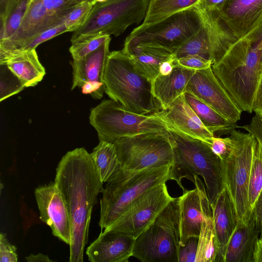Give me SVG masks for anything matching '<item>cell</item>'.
Returning a JSON list of instances; mask_svg holds the SVG:
<instances>
[{
	"label": "cell",
	"instance_id": "9a60e30c",
	"mask_svg": "<svg viewBox=\"0 0 262 262\" xmlns=\"http://www.w3.org/2000/svg\"><path fill=\"white\" fill-rule=\"evenodd\" d=\"M195 188L186 190L180 197V246L191 237L199 238L204 221L212 216L205 185L198 176L194 177Z\"/></svg>",
	"mask_w": 262,
	"mask_h": 262
},
{
	"label": "cell",
	"instance_id": "7bdbcfd3",
	"mask_svg": "<svg viewBox=\"0 0 262 262\" xmlns=\"http://www.w3.org/2000/svg\"><path fill=\"white\" fill-rule=\"evenodd\" d=\"M20 0H0L1 25L5 23L8 16Z\"/></svg>",
	"mask_w": 262,
	"mask_h": 262
},
{
	"label": "cell",
	"instance_id": "277c9868",
	"mask_svg": "<svg viewBox=\"0 0 262 262\" xmlns=\"http://www.w3.org/2000/svg\"><path fill=\"white\" fill-rule=\"evenodd\" d=\"M206 26L217 56L262 23V0H225L216 8H195Z\"/></svg>",
	"mask_w": 262,
	"mask_h": 262
},
{
	"label": "cell",
	"instance_id": "816d5d0a",
	"mask_svg": "<svg viewBox=\"0 0 262 262\" xmlns=\"http://www.w3.org/2000/svg\"><path fill=\"white\" fill-rule=\"evenodd\" d=\"M31 1H33V0H31Z\"/></svg>",
	"mask_w": 262,
	"mask_h": 262
},
{
	"label": "cell",
	"instance_id": "30bf717a",
	"mask_svg": "<svg viewBox=\"0 0 262 262\" xmlns=\"http://www.w3.org/2000/svg\"><path fill=\"white\" fill-rule=\"evenodd\" d=\"M114 143L122 167L115 177L147 168L171 166L173 162V145L168 131L124 137L116 140Z\"/></svg>",
	"mask_w": 262,
	"mask_h": 262
},
{
	"label": "cell",
	"instance_id": "74e56055",
	"mask_svg": "<svg viewBox=\"0 0 262 262\" xmlns=\"http://www.w3.org/2000/svg\"><path fill=\"white\" fill-rule=\"evenodd\" d=\"M198 239L191 237L187 240L184 246H180L179 262H195Z\"/></svg>",
	"mask_w": 262,
	"mask_h": 262
},
{
	"label": "cell",
	"instance_id": "f546056e",
	"mask_svg": "<svg viewBox=\"0 0 262 262\" xmlns=\"http://www.w3.org/2000/svg\"><path fill=\"white\" fill-rule=\"evenodd\" d=\"M188 55H199L211 61L212 51L210 40L207 31L203 23L197 33L174 53L177 59Z\"/></svg>",
	"mask_w": 262,
	"mask_h": 262
},
{
	"label": "cell",
	"instance_id": "681fc988",
	"mask_svg": "<svg viewBox=\"0 0 262 262\" xmlns=\"http://www.w3.org/2000/svg\"><path fill=\"white\" fill-rule=\"evenodd\" d=\"M88 0H71L69 3V6L71 8H74L78 5Z\"/></svg>",
	"mask_w": 262,
	"mask_h": 262
},
{
	"label": "cell",
	"instance_id": "b9f144b4",
	"mask_svg": "<svg viewBox=\"0 0 262 262\" xmlns=\"http://www.w3.org/2000/svg\"><path fill=\"white\" fill-rule=\"evenodd\" d=\"M252 211L255 225L259 232V237H262V190Z\"/></svg>",
	"mask_w": 262,
	"mask_h": 262
},
{
	"label": "cell",
	"instance_id": "3957f363",
	"mask_svg": "<svg viewBox=\"0 0 262 262\" xmlns=\"http://www.w3.org/2000/svg\"><path fill=\"white\" fill-rule=\"evenodd\" d=\"M167 131L174 152L170 180L175 181L184 192L187 189L182 185L183 179L194 183L195 176H201L211 205L225 188L222 160L207 142L185 135L168 125Z\"/></svg>",
	"mask_w": 262,
	"mask_h": 262
},
{
	"label": "cell",
	"instance_id": "7a4b0ae2",
	"mask_svg": "<svg viewBox=\"0 0 262 262\" xmlns=\"http://www.w3.org/2000/svg\"><path fill=\"white\" fill-rule=\"evenodd\" d=\"M211 67L239 108L251 113L262 77V23L234 42Z\"/></svg>",
	"mask_w": 262,
	"mask_h": 262
},
{
	"label": "cell",
	"instance_id": "cb8c5ba5",
	"mask_svg": "<svg viewBox=\"0 0 262 262\" xmlns=\"http://www.w3.org/2000/svg\"><path fill=\"white\" fill-rule=\"evenodd\" d=\"M195 71L176 65L168 75H159L151 81V93L160 110L166 109L177 98L184 94Z\"/></svg>",
	"mask_w": 262,
	"mask_h": 262
},
{
	"label": "cell",
	"instance_id": "ba28073f",
	"mask_svg": "<svg viewBox=\"0 0 262 262\" xmlns=\"http://www.w3.org/2000/svg\"><path fill=\"white\" fill-rule=\"evenodd\" d=\"M89 120L99 141L113 143L140 134L167 131V124L156 112L146 115L134 113L111 99L92 108Z\"/></svg>",
	"mask_w": 262,
	"mask_h": 262
},
{
	"label": "cell",
	"instance_id": "ee69618b",
	"mask_svg": "<svg viewBox=\"0 0 262 262\" xmlns=\"http://www.w3.org/2000/svg\"><path fill=\"white\" fill-rule=\"evenodd\" d=\"M251 108L255 115L262 118V77L255 92Z\"/></svg>",
	"mask_w": 262,
	"mask_h": 262
},
{
	"label": "cell",
	"instance_id": "7c38bea8",
	"mask_svg": "<svg viewBox=\"0 0 262 262\" xmlns=\"http://www.w3.org/2000/svg\"><path fill=\"white\" fill-rule=\"evenodd\" d=\"M202 21L195 8L175 13L144 27L135 28L126 38L122 50L138 43H147L176 51L200 30Z\"/></svg>",
	"mask_w": 262,
	"mask_h": 262
},
{
	"label": "cell",
	"instance_id": "4316f807",
	"mask_svg": "<svg viewBox=\"0 0 262 262\" xmlns=\"http://www.w3.org/2000/svg\"><path fill=\"white\" fill-rule=\"evenodd\" d=\"M91 154L103 183H107L120 172L121 164L114 143L99 141Z\"/></svg>",
	"mask_w": 262,
	"mask_h": 262
},
{
	"label": "cell",
	"instance_id": "2e32d148",
	"mask_svg": "<svg viewBox=\"0 0 262 262\" xmlns=\"http://www.w3.org/2000/svg\"><path fill=\"white\" fill-rule=\"evenodd\" d=\"M34 194L40 220L51 229L52 234L68 245L71 239V223L60 190L54 182L40 186Z\"/></svg>",
	"mask_w": 262,
	"mask_h": 262
},
{
	"label": "cell",
	"instance_id": "c3c4849f",
	"mask_svg": "<svg viewBox=\"0 0 262 262\" xmlns=\"http://www.w3.org/2000/svg\"><path fill=\"white\" fill-rule=\"evenodd\" d=\"M26 259L28 262H51L48 255L42 253H38L36 255L33 254L26 257Z\"/></svg>",
	"mask_w": 262,
	"mask_h": 262
},
{
	"label": "cell",
	"instance_id": "e575fe53",
	"mask_svg": "<svg viewBox=\"0 0 262 262\" xmlns=\"http://www.w3.org/2000/svg\"><path fill=\"white\" fill-rule=\"evenodd\" d=\"M25 87L21 81L8 68L1 64V101L22 91Z\"/></svg>",
	"mask_w": 262,
	"mask_h": 262
},
{
	"label": "cell",
	"instance_id": "7402d4cb",
	"mask_svg": "<svg viewBox=\"0 0 262 262\" xmlns=\"http://www.w3.org/2000/svg\"><path fill=\"white\" fill-rule=\"evenodd\" d=\"M1 64H6L26 88L36 85L46 74L35 49L0 53Z\"/></svg>",
	"mask_w": 262,
	"mask_h": 262
},
{
	"label": "cell",
	"instance_id": "f1b7e54d",
	"mask_svg": "<svg viewBox=\"0 0 262 262\" xmlns=\"http://www.w3.org/2000/svg\"><path fill=\"white\" fill-rule=\"evenodd\" d=\"M218 245L212 216L203 223L198 239L195 262H216Z\"/></svg>",
	"mask_w": 262,
	"mask_h": 262
},
{
	"label": "cell",
	"instance_id": "d4e9b609",
	"mask_svg": "<svg viewBox=\"0 0 262 262\" xmlns=\"http://www.w3.org/2000/svg\"><path fill=\"white\" fill-rule=\"evenodd\" d=\"M122 51L131 57L137 71L150 81L159 75L161 64L174 55L164 48L147 43H138Z\"/></svg>",
	"mask_w": 262,
	"mask_h": 262
},
{
	"label": "cell",
	"instance_id": "52a82bcc",
	"mask_svg": "<svg viewBox=\"0 0 262 262\" xmlns=\"http://www.w3.org/2000/svg\"><path fill=\"white\" fill-rule=\"evenodd\" d=\"M180 202L173 198L136 238L132 256L142 262H179Z\"/></svg>",
	"mask_w": 262,
	"mask_h": 262
},
{
	"label": "cell",
	"instance_id": "d6986e66",
	"mask_svg": "<svg viewBox=\"0 0 262 262\" xmlns=\"http://www.w3.org/2000/svg\"><path fill=\"white\" fill-rule=\"evenodd\" d=\"M71 0H33L31 2L23 21L29 32L38 34L59 25L74 8L69 6Z\"/></svg>",
	"mask_w": 262,
	"mask_h": 262
},
{
	"label": "cell",
	"instance_id": "6da1fadb",
	"mask_svg": "<svg viewBox=\"0 0 262 262\" xmlns=\"http://www.w3.org/2000/svg\"><path fill=\"white\" fill-rule=\"evenodd\" d=\"M62 195L71 223L70 262H82L89 225L103 184L91 153L83 147L69 151L59 161L54 182Z\"/></svg>",
	"mask_w": 262,
	"mask_h": 262
},
{
	"label": "cell",
	"instance_id": "44dd1931",
	"mask_svg": "<svg viewBox=\"0 0 262 262\" xmlns=\"http://www.w3.org/2000/svg\"><path fill=\"white\" fill-rule=\"evenodd\" d=\"M259 237L252 211L246 220L238 221L227 244L223 262H253Z\"/></svg>",
	"mask_w": 262,
	"mask_h": 262
},
{
	"label": "cell",
	"instance_id": "ab89813d",
	"mask_svg": "<svg viewBox=\"0 0 262 262\" xmlns=\"http://www.w3.org/2000/svg\"><path fill=\"white\" fill-rule=\"evenodd\" d=\"M18 257L16 247L11 245L1 233L0 235V261L17 262Z\"/></svg>",
	"mask_w": 262,
	"mask_h": 262
},
{
	"label": "cell",
	"instance_id": "5b68a950",
	"mask_svg": "<svg viewBox=\"0 0 262 262\" xmlns=\"http://www.w3.org/2000/svg\"><path fill=\"white\" fill-rule=\"evenodd\" d=\"M105 93L127 110L149 114L160 110L151 93V83L135 69L122 50L110 52L104 74Z\"/></svg>",
	"mask_w": 262,
	"mask_h": 262
},
{
	"label": "cell",
	"instance_id": "d590c367",
	"mask_svg": "<svg viewBox=\"0 0 262 262\" xmlns=\"http://www.w3.org/2000/svg\"><path fill=\"white\" fill-rule=\"evenodd\" d=\"M68 29L64 24H61L48 29L26 42L19 50L36 49L40 44L51 39L63 33L68 32Z\"/></svg>",
	"mask_w": 262,
	"mask_h": 262
},
{
	"label": "cell",
	"instance_id": "83f0119b",
	"mask_svg": "<svg viewBox=\"0 0 262 262\" xmlns=\"http://www.w3.org/2000/svg\"><path fill=\"white\" fill-rule=\"evenodd\" d=\"M201 0H149L145 17L140 25L144 27L159 22L178 12L194 8Z\"/></svg>",
	"mask_w": 262,
	"mask_h": 262
},
{
	"label": "cell",
	"instance_id": "1f68e13d",
	"mask_svg": "<svg viewBox=\"0 0 262 262\" xmlns=\"http://www.w3.org/2000/svg\"><path fill=\"white\" fill-rule=\"evenodd\" d=\"M31 0H20L10 13L5 23L1 25L0 41L11 38L19 28Z\"/></svg>",
	"mask_w": 262,
	"mask_h": 262
},
{
	"label": "cell",
	"instance_id": "5bb4252c",
	"mask_svg": "<svg viewBox=\"0 0 262 262\" xmlns=\"http://www.w3.org/2000/svg\"><path fill=\"white\" fill-rule=\"evenodd\" d=\"M186 92L195 95L233 122L236 123L241 118L242 111L217 78L211 66L195 71Z\"/></svg>",
	"mask_w": 262,
	"mask_h": 262
},
{
	"label": "cell",
	"instance_id": "f907efd6",
	"mask_svg": "<svg viewBox=\"0 0 262 262\" xmlns=\"http://www.w3.org/2000/svg\"><path fill=\"white\" fill-rule=\"evenodd\" d=\"M96 2L97 3H103V2H105L108 0H95Z\"/></svg>",
	"mask_w": 262,
	"mask_h": 262
},
{
	"label": "cell",
	"instance_id": "7dc6e473",
	"mask_svg": "<svg viewBox=\"0 0 262 262\" xmlns=\"http://www.w3.org/2000/svg\"><path fill=\"white\" fill-rule=\"evenodd\" d=\"M253 262H262V237L257 241L253 257Z\"/></svg>",
	"mask_w": 262,
	"mask_h": 262
},
{
	"label": "cell",
	"instance_id": "ffe728a7",
	"mask_svg": "<svg viewBox=\"0 0 262 262\" xmlns=\"http://www.w3.org/2000/svg\"><path fill=\"white\" fill-rule=\"evenodd\" d=\"M210 206L218 245L216 262H223L227 244L238 219L233 202L225 188Z\"/></svg>",
	"mask_w": 262,
	"mask_h": 262
},
{
	"label": "cell",
	"instance_id": "4fadbf2b",
	"mask_svg": "<svg viewBox=\"0 0 262 262\" xmlns=\"http://www.w3.org/2000/svg\"><path fill=\"white\" fill-rule=\"evenodd\" d=\"M173 199L166 183L154 186L132 202L115 222L103 230L116 231L136 238Z\"/></svg>",
	"mask_w": 262,
	"mask_h": 262
},
{
	"label": "cell",
	"instance_id": "60d3db41",
	"mask_svg": "<svg viewBox=\"0 0 262 262\" xmlns=\"http://www.w3.org/2000/svg\"><path fill=\"white\" fill-rule=\"evenodd\" d=\"M253 135L262 145V118L255 115L250 123L242 127Z\"/></svg>",
	"mask_w": 262,
	"mask_h": 262
},
{
	"label": "cell",
	"instance_id": "e0dca14e",
	"mask_svg": "<svg viewBox=\"0 0 262 262\" xmlns=\"http://www.w3.org/2000/svg\"><path fill=\"white\" fill-rule=\"evenodd\" d=\"M135 240L120 232L103 230L87 248L86 254L91 262H128Z\"/></svg>",
	"mask_w": 262,
	"mask_h": 262
},
{
	"label": "cell",
	"instance_id": "4dcf8cb0",
	"mask_svg": "<svg viewBox=\"0 0 262 262\" xmlns=\"http://www.w3.org/2000/svg\"><path fill=\"white\" fill-rule=\"evenodd\" d=\"M261 190L262 145L255 138L248 186L249 202L251 210Z\"/></svg>",
	"mask_w": 262,
	"mask_h": 262
},
{
	"label": "cell",
	"instance_id": "8fae6325",
	"mask_svg": "<svg viewBox=\"0 0 262 262\" xmlns=\"http://www.w3.org/2000/svg\"><path fill=\"white\" fill-rule=\"evenodd\" d=\"M149 0H108L94 6L86 21L74 32L71 41L97 35H121L139 24L146 15Z\"/></svg>",
	"mask_w": 262,
	"mask_h": 262
},
{
	"label": "cell",
	"instance_id": "d6a6232c",
	"mask_svg": "<svg viewBox=\"0 0 262 262\" xmlns=\"http://www.w3.org/2000/svg\"><path fill=\"white\" fill-rule=\"evenodd\" d=\"M110 35H97L78 39L72 42L69 51L74 60L80 59L99 48Z\"/></svg>",
	"mask_w": 262,
	"mask_h": 262
},
{
	"label": "cell",
	"instance_id": "f35d334b",
	"mask_svg": "<svg viewBox=\"0 0 262 262\" xmlns=\"http://www.w3.org/2000/svg\"><path fill=\"white\" fill-rule=\"evenodd\" d=\"M209 145L212 151L221 160H223L230 152L232 141L230 137L223 138L214 136Z\"/></svg>",
	"mask_w": 262,
	"mask_h": 262
},
{
	"label": "cell",
	"instance_id": "484cf974",
	"mask_svg": "<svg viewBox=\"0 0 262 262\" xmlns=\"http://www.w3.org/2000/svg\"><path fill=\"white\" fill-rule=\"evenodd\" d=\"M184 97L204 126L213 134L215 132L234 129L235 127L236 123L224 117L195 95L186 92Z\"/></svg>",
	"mask_w": 262,
	"mask_h": 262
},
{
	"label": "cell",
	"instance_id": "8d00e7d4",
	"mask_svg": "<svg viewBox=\"0 0 262 262\" xmlns=\"http://www.w3.org/2000/svg\"><path fill=\"white\" fill-rule=\"evenodd\" d=\"M176 64L183 68L198 71L211 67L212 62L199 55H188L176 59Z\"/></svg>",
	"mask_w": 262,
	"mask_h": 262
},
{
	"label": "cell",
	"instance_id": "836d02e7",
	"mask_svg": "<svg viewBox=\"0 0 262 262\" xmlns=\"http://www.w3.org/2000/svg\"><path fill=\"white\" fill-rule=\"evenodd\" d=\"M97 3L95 0H88L77 6L68 13L62 20L69 32H75L86 21Z\"/></svg>",
	"mask_w": 262,
	"mask_h": 262
},
{
	"label": "cell",
	"instance_id": "603a6c76",
	"mask_svg": "<svg viewBox=\"0 0 262 262\" xmlns=\"http://www.w3.org/2000/svg\"><path fill=\"white\" fill-rule=\"evenodd\" d=\"M111 38H109L97 50L84 57L71 62L73 71L71 90L81 88L86 82L104 84V74Z\"/></svg>",
	"mask_w": 262,
	"mask_h": 262
},
{
	"label": "cell",
	"instance_id": "ac0fdd59",
	"mask_svg": "<svg viewBox=\"0 0 262 262\" xmlns=\"http://www.w3.org/2000/svg\"><path fill=\"white\" fill-rule=\"evenodd\" d=\"M156 112L167 125L185 135L209 144L214 137L188 104L184 94L177 98L166 109Z\"/></svg>",
	"mask_w": 262,
	"mask_h": 262
},
{
	"label": "cell",
	"instance_id": "bcb514c9",
	"mask_svg": "<svg viewBox=\"0 0 262 262\" xmlns=\"http://www.w3.org/2000/svg\"><path fill=\"white\" fill-rule=\"evenodd\" d=\"M225 0H201L195 7L201 9H209L216 8Z\"/></svg>",
	"mask_w": 262,
	"mask_h": 262
},
{
	"label": "cell",
	"instance_id": "8992f818",
	"mask_svg": "<svg viewBox=\"0 0 262 262\" xmlns=\"http://www.w3.org/2000/svg\"><path fill=\"white\" fill-rule=\"evenodd\" d=\"M170 168V165L147 168L115 177L107 182L100 201L99 225L101 231L115 222L145 191L169 180Z\"/></svg>",
	"mask_w": 262,
	"mask_h": 262
},
{
	"label": "cell",
	"instance_id": "f6af8a7d",
	"mask_svg": "<svg viewBox=\"0 0 262 262\" xmlns=\"http://www.w3.org/2000/svg\"><path fill=\"white\" fill-rule=\"evenodd\" d=\"M176 59L174 55L171 58L163 62L160 67L159 75L165 76L170 74L176 66Z\"/></svg>",
	"mask_w": 262,
	"mask_h": 262
},
{
	"label": "cell",
	"instance_id": "9c48e42d",
	"mask_svg": "<svg viewBox=\"0 0 262 262\" xmlns=\"http://www.w3.org/2000/svg\"><path fill=\"white\" fill-rule=\"evenodd\" d=\"M232 147L229 154L222 160L225 188L234 206L238 221L246 220L252 210L248 198V186L255 137L233 129L230 135Z\"/></svg>",
	"mask_w": 262,
	"mask_h": 262
}]
</instances>
